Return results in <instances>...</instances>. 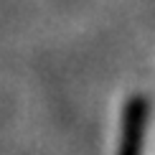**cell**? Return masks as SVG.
Wrapping results in <instances>:
<instances>
[{"mask_svg":"<svg viewBox=\"0 0 155 155\" xmlns=\"http://www.w3.org/2000/svg\"><path fill=\"white\" fill-rule=\"evenodd\" d=\"M145 99L143 97H132L127 102L125 112V132H122V145L120 155H140L143 145V127H145Z\"/></svg>","mask_w":155,"mask_h":155,"instance_id":"1","label":"cell"}]
</instances>
